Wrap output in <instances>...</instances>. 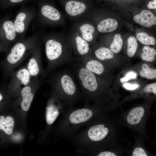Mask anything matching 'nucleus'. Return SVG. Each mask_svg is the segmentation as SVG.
Here are the masks:
<instances>
[{"instance_id":"25","label":"nucleus","mask_w":156,"mask_h":156,"mask_svg":"<svg viewBox=\"0 0 156 156\" xmlns=\"http://www.w3.org/2000/svg\"><path fill=\"white\" fill-rule=\"evenodd\" d=\"M144 91L146 92H152L156 94V83L151 84L147 85L144 89Z\"/></svg>"},{"instance_id":"23","label":"nucleus","mask_w":156,"mask_h":156,"mask_svg":"<svg viewBox=\"0 0 156 156\" xmlns=\"http://www.w3.org/2000/svg\"><path fill=\"white\" fill-rule=\"evenodd\" d=\"M137 77V74L133 71L128 72L125 76L120 79V81L121 83L126 82L132 79H135Z\"/></svg>"},{"instance_id":"28","label":"nucleus","mask_w":156,"mask_h":156,"mask_svg":"<svg viewBox=\"0 0 156 156\" xmlns=\"http://www.w3.org/2000/svg\"><path fill=\"white\" fill-rule=\"evenodd\" d=\"M147 7L149 9H156V1H150L147 5Z\"/></svg>"},{"instance_id":"13","label":"nucleus","mask_w":156,"mask_h":156,"mask_svg":"<svg viewBox=\"0 0 156 156\" xmlns=\"http://www.w3.org/2000/svg\"><path fill=\"white\" fill-rule=\"evenodd\" d=\"M118 26V23L116 20L109 18L101 21L98 25L97 29L102 33L110 32L114 31Z\"/></svg>"},{"instance_id":"27","label":"nucleus","mask_w":156,"mask_h":156,"mask_svg":"<svg viewBox=\"0 0 156 156\" xmlns=\"http://www.w3.org/2000/svg\"><path fill=\"white\" fill-rule=\"evenodd\" d=\"M98 156H116V155L114 153L109 151H103L100 152Z\"/></svg>"},{"instance_id":"19","label":"nucleus","mask_w":156,"mask_h":156,"mask_svg":"<svg viewBox=\"0 0 156 156\" xmlns=\"http://www.w3.org/2000/svg\"><path fill=\"white\" fill-rule=\"evenodd\" d=\"M137 39L142 43L146 45H155L156 44L155 38L150 36L146 33H139L136 35Z\"/></svg>"},{"instance_id":"17","label":"nucleus","mask_w":156,"mask_h":156,"mask_svg":"<svg viewBox=\"0 0 156 156\" xmlns=\"http://www.w3.org/2000/svg\"><path fill=\"white\" fill-rule=\"evenodd\" d=\"M94 53L96 57L99 60L103 61L113 58V53L109 49L105 47H101L96 50Z\"/></svg>"},{"instance_id":"6","label":"nucleus","mask_w":156,"mask_h":156,"mask_svg":"<svg viewBox=\"0 0 156 156\" xmlns=\"http://www.w3.org/2000/svg\"><path fill=\"white\" fill-rule=\"evenodd\" d=\"M11 79L8 88L10 91L20 92L23 87L28 84L32 77L25 65L11 73Z\"/></svg>"},{"instance_id":"20","label":"nucleus","mask_w":156,"mask_h":156,"mask_svg":"<svg viewBox=\"0 0 156 156\" xmlns=\"http://www.w3.org/2000/svg\"><path fill=\"white\" fill-rule=\"evenodd\" d=\"M140 75L148 79H152L156 77V70L152 69L146 64L142 66V69L140 72Z\"/></svg>"},{"instance_id":"4","label":"nucleus","mask_w":156,"mask_h":156,"mask_svg":"<svg viewBox=\"0 0 156 156\" xmlns=\"http://www.w3.org/2000/svg\"><path fill=\"white\" fill-rule=\"evenodd\" d=\"M47 66L45 77L56 68L65 64H72L76 61L71 56L69 47L53 37L44 40Z\"/></svg>"},{"instance_id":"18","label":"nucleus","mask_w":156,"mask_h":156,"mask_svg":"<svg viewBox=\"0 0 156 156\" xmlns=\"http://www.w3.org/2000/svg\"><path fill=\"white\" fill-rule=\"evenodd\" d=\"M156 54V51L154 49L145 46L143 48L141 57L143 60L152 62L155 60Z\"/></svg>"},{"instance_id":"16","label":"nucleus","mask_w":156,"mask_h":156,"mask_svg":"<svg viewBox=\"0 0 156 156\" xmlns=\"http://www.w3.org/2000/svg\"><path fill=\"white\" fill-rule=\"evenodd\" d=\"M80 29L83 39L87 42H90L92 40L93 34L95 31L93 26L89 24H84L80 26Z\"/></svg>"},{"instance_id":"1","label":"nucleus","mask_w":156,"mask_h":156,"mask_svg":"<svg viewBox=\"0 0 156 156\" xmlns=\"http://www.w3.org/2000/svg\"><path fill=\"white\" fill-rule=\"evenodd\" d=\"M52 90V95L60 100L67 108H72L83 98L72 74L66 70L53 74L47 80Z\"/></svg>"},{"instance_id":"31","label":"nucleus","mask_w":156,"mask_h":156,"mask_svg":"<svg viewBox=\"0 0 156 156\" xmlns=\"http://www.w3.org/2000/svg\"><path fill=\"white\" fill-rule=\"evenodd\" d=\"M153 0V1H156V0Z\"/></svg>"},{"instance_id":"29","label":"nucleus","mask_w":156,"mask_h":156,"mask_svg":"<svg viewBox=\"0 0 156 156\" xmlns=\"http://www.w3.org/2000/svg\"><path fill=\"white\" fill-rule=\"evenodd\" d=\"M24 0H8L10 3H21Z\"/></svg>"},{"instance_id":"22","label":"nucleus","mask_w":156,"mask_h":156,"mask_svg":"<svg viewBox=\"0 0 156 156\" xmlns=\"http://www.w3.org/2000/svg\"><path fill=\"white\" fill-rule=\"evenodd\" d=\"M138 47L136 39L133 36H130L128 39L127 53L128 55L131 57L135 55Z\"/></svg>"},{"instance_id":"14","label":"nucleus","mask_w":156,"mask_h":156,"mask_svg":"<svg viewBox=\"0 0 156 156\" xmlns=\"http://www.w3.org/2000/svg\"><path fill=\"white\" fill-rule=\"evenodd\" d=\"M144 112V109L142 107H138L132 109L127 116L128 122L132 125L137 124L140 121Z\"/></svg>"},{"instance_id":"7","label":"nucleus","mask_w":156,"mask_h":156,"mask_svg":"<svg viewBox=\"0 0 156 156\" xmlns=\"http://www.w3.org/2000/svg\"><path fill=\"white\" fill-rule=\"evenodd\" d=\"M41 42L37 45L31 54L25 65L33 78H39L41 75V79L45 78V70L42 65L41 54Z\"/></svg>"},{"instance_id":"21","label":"nucleus","mask_w":156,"mask_h":156,"mask_svg":"<svg viewBox=\"0 0 156 156\" xmlns=\"http://www.w3.org/2000/svg\"><path fill=\"white\" fill-rule=\"evenodd\" d=\"M123 44V40L119 34H116L114 37L113 42L110 47L111 50L114 53H117L121 49Z\"/></svg>"},{"instance_id":"11","label":"nucleus","mask_w":156,"mask_h":156,"mask_svg":"<svg viewBox=\"0 0 156 156\" xmlns=\"http://www.w3.org/2000/svg\"><path fill=\"white\" fill-rule=\"evenodd\" d=\"M86 8L84 3L75 0L68 1L65 5L66 12L69 15L72 16H77L83 13L85 10Z\"/></svg>"},{"instance_id":"8","label":"nucleus","mask_w":156,"mask_h":156,"mask_svg":"<svg viewBox=\"0 0 156 156\" xmlns=\"http://www.w3.org/2000/svg\"><path fill=\"white\" fill-rule=\"evenodd\" d=\"M0 39L4 43L10 45L20 39L16 34L13 21L8 17L0 23Z\"/></svg>"},{"instance_id":"12","label":"nucleus","mask_w":156,"mask_h":156,"mask_svg":"<svg viewBox=\"0 0 156 156\" xmlns=\"http://www.w3.org/2000/svg\"><path fill=\"white\" fill-rule=\"evenodd\" d=\"M73 45L76 53L80 56L79 58L88 55L90 50L89 44L81 37H76Z\"/></svg>"},{"instance_id":"15","label":"nucleus","mask_w":156,"mask_h":156,"mask_svg":"<svg viewBox=\"0 0 156 156\" xmlns=\"http://www.w3.org/2000/svg\"><path fill=\"white\" fill-rule=\"evenodd\" d=\"M14 124V119L11 116H8L5 118L3 116H0V130H3L6 134L12 133Z\"/></svg>"},{"instance_id":"9","label":"nucleus","mask_w":156,"mask_h":156,"mask_svg":"<svg viewBox=\"0 0 156 156\" xmlns=\"http://www.w3.org/2000/svg\"><path fill=\"white\" fill-rule=\"evenodd\" d=\"M60 17V14L59 11L52 5H45L40 8L38 12H36L35 16L32 21L36 22L42 19L56 21L59 20Z\"/></svg>"},{"instance_id":"2","label":"nucleus","mask_w":156,"mask_h":156,"mask_svg":"<svg viewBox=\"0 0 156 156\" xmlns=\"http://www.w3.org/2000/svg\"><path fill=\"white\" fill-rule=\"evenodd\" d=\"M93 111L85 104L80 108H67L62 113L57 129V134L62 138L76 133L82 127L90 122L94 115Z\"/></svg>"},{"instance_id":"30","label":"nucleus","mask_w":156,"mask_h":156,"mask_svg":"<svg viewBox=\"0 0 156 156\" xmlns=\"http://www.w3.org/2000/svg\"><path fill=\"white\" fill-rule=\"evenodd\" d=\"M3 99V96L2 94L0 92V102L2 101Z\"/></svg>"},{"instance_id":"26","label":"nucleus","mask_w":156,"mask_h":156,"mask_svg":"<svg viewBox=\"0 0 156 156\" xmlns=\"http://www.w3.org/2000/svg\"><path fill=\"white\" fill-rule=\"evenodd\" d=\"M123 87L126 89L129 90H133L138 88L139 86L137 84H131L125 83L123 84Z\"/></svg>"},{"instance_id":"3","label":"nucleus","mask_w":156,"mask_h":156,"mask_svg":"<svg viewBox=\"0 0 156 156\" xmlns=\"http://www.w3.org/2000/svg\"><path fill=\"white\" fill-rule=\"evenodd\" d=\"M40 42L39 33H35L27 38L20 39L12 44L7 52L5 60V68L10 75L15 68L30 56Z\"/></svg>"},{"instance_id":"24","label":"nucleus","mask_w":156,"mask_h":156,"mask_svg":"<svg viewBox=\"0 0 156 156\" xmlns=\"http://www.w3.org/2000/svg\"><path fill=\"white\" fill-rule=\"evenodd\" d=\"M133 156H147V155L144 150L141 148H137L133 151Z\"/></svg>"},{"instance_id":"5","label":"nucleus","mask_w":156,"mask_h":156,"mask_svg":"<svg viewBox=\"0 0 156 156\" xmlns=\"http://www.w3.org/2000/svg\"><path fill=\"white\" fill-rule=\"evenodd\" d=\"M36 12L32 10L24 9L17 12L13 21L15 29L19 39L25 38V34L30 23L34 18Z\"/></svg>"},{"instance_id":"10","label":"nucleus","mask_w":156,"mask_h":156,"mask_svg":"<svg viewBox=\"0 0 156 156\" xmlns=\"http://www.w3.org/2000/svg\"><path fill=\"white\" fill-rule=\"evenodd\" d=\"M134 20L138 23L146 27H149L156 24V17L151 11L143 10L140 14L135 15Z\"/></svg>"}]
</instances>
